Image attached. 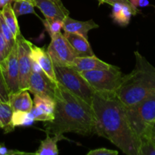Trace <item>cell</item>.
Segmentation results:
<instances>
[{
	"label": "cell",
	"instance_id": "cell-1",
	"mask_svg": "<svg viewBox=\"0 0 155 155\" xmlns=\"http://www.w3.org/2000/svg\"><path fill=\"white\" fill-rule=\"evenodd\" d=\"M94 133L106 138L123 153L139 155L141 139L129 124L126 107L115 92H95L92 104Z\"/></svg>",
	"mask_w": 155,
	"mask_h": 155
},
{
	"label": "cell",
	"instance_id": "cell-2",
	"mask_svg": "<svg viewBox=\"0 0 155 155\" xmlns=\"http://www.w3.org/2000/svg\"><path fill=\"white\" fill-rule=\"evenodd\" d=\"M54 119L45 122L47 134L63 135L75 133L89 136L94 133L95 117L91 104H88L57 83L55 89Z\"/></svg>",
	"mask_w": 155,
	"mask_h": 155
},
{
	"label": "cell",
	"instance_id": "cell-3",
	"mask_svg": "<svg viewBox=\"0 0 155 155\" xmlns=\"http://www.w3.org/2000/svg\"><path fill=\"white\" fill-rule=\"evenodd\" d=\"M135 68L123 76L115 91L117 97L126 107L155 93V68L138 51H135Z\"/></svg>",
	"mask_w": 155,
	"mask_h": 155
},
{
	"label": "cell",
	"instance_id": "cell-4",
	"mask_svg": "<svg viewBox=\"0 0 155 155\" xmlns=\"http://www.w3.org/2000/svg\"><path fill=\"white\" fill-rule=\"evenodd\" d=\"M54 71L58 83L88 104H92L95 90L80 72L72 67L56 65H54Z\"/></svg>",
	"mask_w": 155,
	"mask_h": 155
},
{
	"label": "cell",
	"instance_id": "cell-5",
	"mask_svg": "<svg viewBox=\"0 0 155 155\" xmlns=\"http://www.w3.org/2000/svg\"><path fill=\"white\" fill-rule=\"evenodd\" d=\"M126 113L132 130L141 138L155 121V93L126 107Z\"/></svg>",
	"mask_w": 155,
	"mask_h": 155
},
{
	"label": "cell",
	"instance_id": "cell-6",
	"mask_svg": "<svg viewBox=\"0 0 155 155\" xmlns=\"http://www.w3.org/2000/svg\"><path fill=\"white\" fill-rule=\"evenodd\" d=\"M80 73L95 92H115L123 77L119 68L115 66L108 69L94 70Z\"/></svg>",
	"mask_w": 155,
	"mask_h": 155
},
{
	"label": "cell",
	"instance_id": "cell-7",
	"mask_svg": "<svg viewBox=\"0 0 155 155\" xmlns=\"http://www.w3.org/2000/svg\"><path fill=\"white\" fill-rule=\"evenodd\" d=\"M46 51L53 64L56 66L71 67L74 59L78 57L74 48L62 33L51 38V42Z\"/></svg>",
	"mask_w": 155,
	"mask_h": 155
},
{
	"label": "cell",
	"instance_id": "cell-8",
	"mask_svg": "<svg viewBox=\"0 0 155 155\" xmlns=\"http://www.w3.org/2000/svg\"><path fill=\"white\" fill-rule=\"evenodd\" d=\"M18 46V60L19 68V89L20 91L28 89L29 78L31 73V42L21 34L16 37Z\"/></svg>",
	"mask_w": 155,
	"mask_h": 155
},
{
	"label": "cell",
	"instance_id": "cell-9",
	"mask_svg": "<svg viewBox=\"0 0 155 155\" xmlns=\"http://www.w3.org/2000/svg\"><path fill=\"white\" fill-rule=\"evenodd\" d=\"M2 75L7 85L9 93L14 94L19 92V68L18 60V46L14 45L2 64H0Z\"/></svg>",
	"mask_w": 155,
	"mask_h": 155
},
{
	"label": "cell",
	"instance_id": "cell-10",
	"mask_svg": "<svg viewBox=\"0 0 155 155\" xmlns=\"http://www.w3.org/2000/svg\"><path fill=\"white\" fill-rule=\"evenodd\" d=\"M57 83L52 80L43 71H31L29 78L28 89L34 95L48 96L54 98Z\"/></svg>",
	"mask_w": 155,
	"mask_h": 155
},
{
	"label": "cell",
	"instance_id": "cell-11",
	"mask_svg": "<svg viewBox=\"0 0 155 155\" xmlns=\"http://www.w3.org/2000/svg\"><path fill=\"white\" fill-rule=\"evenodd\" d=\"M30 56L42 68L43 71L53 81L58 83L54 71V64L50 54L44 48H40L31 43Z\"/></svg>",
	"mask_w": 155,
	"mask_h": 155
},
{
	"label": "cell",
	"instance_id": "cell-12",
	"mask_svg": "<svg viewBox=\"0 0 155 155\" xmlns=\"http://www.w3.org/2000/svg\"><path fill=\"white\" fill-rule=\"evenodd\" d=\"M114 65L109 64L94 55L84 56V57H77L74 59L73 64L71 67L78 71V72L83 71H94V70L108 69Z\"/></svg>",
	"mask_w": 155,
	"mask_h": 155
},
{
	"label": "cell",
	"instance_id": "cell-13",
	"mask_svg": "<svg viewBox=\"0 0 155 155\" xmlns=\"http://www.w3.org/2000/svg\"><path fill=\"white\" fill-rule=\"evenodd\" d=\"M97 25L93 20L87 21H81L66 16L63 20L64 32L78 33L88 39V32L93 29L98 28Z\"/></svg>",
	"mask_w": 155,
	"mask_h": 155
},
{
	"label": "cell",
	"instance_id": "cell-14",
	"mask_svg": "<svg viewBox=\"0 0 155 155\" xmlns=\"http://www.w3.org/2000/svg\"><path fill=\"white\" fill-rule=\"evenodd\" d=\"M36 7L41 11L46 18L61 19L69 15L66 8H62L52 0H36Z\"/></svg>",
	"mask_w": 155,
	"mask_h": 155
},
{
	"label": "cell",
	"instance_id": "cell-15",
	"mask_svg": "<svg viewBox=\"0 0 155 155\" xmlns=\"http://www.w3.org/2000/svg\"><path fill=\"white\" fill-rule=\"evenodd\" d=\"M63 34L74 48L78 57L94 55V53L91 48V45L88 42V39L78 33L64 32Z\"/></svg>",
	"mask_w": 155,
	"mask_h": 155
},
{
	"label": "cell",
	"instance_id": "cell-16",
	"mask_svg": "<svg viewBox=\"0 0 155 155\" xmlns=\"http://www.w3.org/2000/svg\"><path fill=\"white\" fill-rule=\"evenodd\" d=\"M9 104L13 111L21 110L30 112L33 107V102L27 90H23L16 93L11 94L9 96Z\"/></svg>",
	"mask_w": 155,
	"mask_h": 155
},
{
	"label": "cell",
	"instance_id": "cell-17",
	"mask_svg": "<svg viewBox=\"0 0 155 155\" xmlns=\"http://www.w3.org/2000/svg\"><path fill=\"white\" fill-rule=\"evenodd\" d=\"M62 139H64L63 135H56L53 137H50V134H47L46 139L41 141L39 148L34 154L37 155L58 154L59 149L57 148V142Z\"/></svg>",
	"mask_w": 155,
	"mask_h": 155
},
{
	"label": "cell",
	"instance_id": "cell-18",
	"mask_svg": "<svg viewBox=\"0 0 155 155\" xmlns=\"http://www.w3.org/2000/svg\"><path fill=\"white\" fill-rule=\"evenodd\" d=\"M13 110L9 103L0 102V126L5 133L14 131L15 127L12 124Z\"/></svg>",
	"mask_w": 155,
	"mask_h": 155
},
{
	"label": "cell",
	"instance_id": "cell-19",
	"mask_svg": "<svg viewBox=\"0 0 155 155\" xmlns=\"http://www.w3.org/2000/svg\"><path fill=\"white\" fill-rule=\"evenodd\" d=\"M2 13L3 18H4L6 24L9 26L10 30H12V33L16 39L17 36L21 34V31H20V27L18 25L17 16L15 15L13 8L12 6V3H9V4L5 5L4 7H2Z\"/></svg>",
	"mask_w": 155,
	"mask_h": 155
},
{
	"label": "cell",
	"instance_id": "cell-20",
	"mask_svg": "<svg viewBox=\"0 0 155 155\" xmlns=\"http://www.w3.org/2000/svg\"><path fill=\"white\" fill-rule=\"evenodd\" d=\"M139 11L132 9L126 5H123L121 10L115 13L111 14V17L113 19V21L121 26H127L129 24L131 17L132 15H136Z\"/></svg>",
	"mask_w": 155,
	"mask_h": 155
},
{
	"label": "cell",
	"instance_id": "cell-21",
	"mask_svg": "<svg viewBox=\"0 0 155 155\" xmlns=\"http://www.w3.org/2000/svg\"><path fill=\"white\" fill-rule=\"evenodd\" d=\"M33 104H34V106L40 108L46 114L55 117L54 111L56 103H55L54 98H52L48 96L34 95Z\"/></svg>",
	"mask_w": 155,
	"mask_h": 155
},
{
	"label": "cell",
	"instance_id": "cell-22",
	"mask_svg": "<svg viewBox=\"0 0 155 155\" xmlns=\"http://www.w3.org/2000/svg\"><path fill=\"white\" fill-rule=\"evenodd\" d=\"M34 121V120L30 116L28 112L15 110L12 114V124L14 127H29L32 126Z\"/></svg>",
	"mask_w": 155,
	"mask_h": 155
},
{
	"label": "cell",
	"instance_id": "cell-23",
	"mask_svg": "<svg viewBox=\"0 0 155 155\" xmlns=\"http://www.w3.org/2000/svg\"><path fill=\"white\" fill-rule=\"evenodd\" d=\"M43 24L51 38L61 33V30L63 29V20L46 18L43 20Z\"/></svg>",
	"mask_w": 155,
	"mask_h": 155
},
{
	"label": "cell",
	"instance_id": "cell-24",
	"mask_svg": "<svg viewBox=\"0 0 155 155\" xmlns=\"http://www.w3.org/2000/svg\"><path fill=\"white\" fill-rule=\"evenodd\" d=\"M34 5L27 1H15V3L12 6L17 18L21 15H29V14L36 15L34 11Z\"/></svg>",
	"mask_w": 155,
	"mask_h": 155
},
{
	"label": "cell",
	"instance_id": "cell-25",
	"mask_svg": "<svg viewBox=\"0 0 155 155\" xmlns=\"http://www.w3.org/2000/svg\"><path fill=\"white\" fill-rule=\"evenodd\" d=\"M0 27H1V30L2 31L3 35H4L5 38L6 39L8 45H9V48L12 50V47L16 42V39H15V36L12 33V30L9 27V26L6 24L4 18H3L2 13V10H0Z\"/></svg>",
	"mask_w": 155,
	"mask_h": 155
},
{
	"label": "cell",
	"instance_id": "cell-26",
	"mask_svg": "<svg viewBox=\"0 0 155 155\" xmlns=\"http://www.w3.org/2000/svg\"><path fill=\"white\" fill-rule=\"evenodd\" d=\"M139 155H155V144L147 136L141 138Z\"/></svg>",
	"mask_w": 155,
	"mask_h": 155
},
{
	"label": "cell",
	"instance_id": "cell-27",
	"mask_svg": "<svg viewBox=\"0 0 155 155\" xmlns=\"http://www.w3.org/2000/svg\"><path fill=\"white\" fill-rule=\"evenodd\" d=\"M30 116L35 121H43V122H47V121H51L54 119V116L50 115L44 112L43 110H41L39 107L36 106H33L32 109L30 112H28Z\"/></svg>",
	"mask_w": 155,
	"mask_h": 155
},
{
	"label": "cell",
	"instance_id": "cell-28",
	"mask_svg": "<svg viewBox=\"0 0 155 155\" xmlns=\"http://www.w3.org/2000/svg\"><path fill=\"white\" fill-rule=\"evenodd\" d=\"M10 51V48H9L5 38L3 35L2 31L1 30V27H0V64H2V62L7 58Z\"/></svg>",
	"mask_w": 155,
	"mask_h": 155
},
{
	"label": "cell",
	"instance_id": "cell-29",
	"mask_svg": "<svg viewBox=\"0 0 155 155\" xmlns=\"http://www.w3.org/2000/svg\"><path fill=\"white\" fill-rule=\"evenodd\" d=\"M9 96H10V93L5 81L2 73L0 69V102L9 103Z\"/></svg>",
	"mask_w": 155,
	"mask_h": 155
},
{
	"label": "cell",
	"instance_id": "cell-30",
	"mask_svg": "<svg viewBox=\"0 0 155 155\" xmlns=\"http://www.w3.org/2000/svg\"><path fill=\"white\" fill-rule=\"evenodd\" d=\"M118 154V151H115V150H110L105 148H101L91 150V151H90L88 153V155H117Z\"/></svg>",
	"mask_w": 155,
	"mask_h": 155
},
{
	"label": "cell",
	"instance_id": "cell-31",
	"mask_svg": "<svg viewBox=\"0 0 155 155\" xmlns=\"http://www.w3.org/2000/svg\"><path fill=\"white\" fill-rule=\"evenodd\" d=\"M142 136H147L155 144V121L152 124L150 128L147 130V132Z\"/></svg>",
	"mask_w": 155,
	"mask_h": 155
},
{
	"label": "cell",
	"instance_id": "cell-32",
	"mask_svg": "<svg viewBox=\"0 0 155 155\" xmlns=\"http://www.w3.org/2000/svg\"><path fill=\"white\" fill-rule=\"evenodd\" d=\"M129 1H130L131 4L136 8L147 7L150 5V2L148 0H129Z\"/></svg>",
	"mask_w": 155,
	"mask_h": 155
},
{
	"label": "cell",
	"instance_id": "cell-33",
	"mask_svg": "<svg viewBox=\"0 0 155 155\" xmlns=\"http://www.w3.org/2000/svg\"><path fill=\"white\" fill-rule=\"evenodd\" d=\"M103 1L104 2V3H107V4L110 5H113L115 2H119V3H122V4H123V5H126L129 6V7L132 8L134 9V10L138 11V8H136L135 7H134V6L131 4V2L129 0H103Z\"/></svg>",
	"mask_w": 155,
	"mask_h": 155
},
{
	"label": "cell",
	"instance_id": "cell-34",
	"mask_svg": "<svg viewBox=\"0 0 155 155\" xmlns=\"http://www.w3.org/2000/svg\"><path fill=\"white\" fill-rule=\"evenodd\" d=\"M13 0H0V8L4 7L5 5L9 4V3H12Z\"/></svg>",
	"mask_w": 155,
	"mask_h": 155
},
{
	"label": "cell",
	"instance_id": "cell-35",
	"mask_svg": "<svg viewBox=\"0 0 155 155\" xmlns=\"http://www.w3.org/2000/svg\"><path fill=\"white\" fill-rule=\"evenodd\" d=\"M53 2H56V4L59 5V6H61V7L62 8H65V6L63 5V4H62V0H52Z\"/></svg>",
	"mask_w": 155,
	"mask_h": 155
},
{
	"label": "cell",
	"instance_id": "cell-36",
	"mask_svg": "<svg viewBox=\"0 0 155 155\" xmlns=\"http://www.w3.org/2000/svg\"><path fill=\"white\" fill-rule=\"evenodd\" d=\"M13 1H27V2H31L32 4H33L35 6H36V0H13Z\"/></svg>",
	"mask_w": 155,
	"mask_h": 155
},
{
	"label": "cell",
	"instance_id": "cell-37",
	"mask_svg": "<svg viewBox=\"0 0 155 155\" xmlns=\"http://www.w3.org/2000/svg\"><path fill=\"white\" fill-rule=\"evenodd\" d=\"M97 1L99 2V4H103V3H104V2L103 1V0H97Z\"/></svg>",
	"mask_w": 155,
	"mask_h": 155
},
{
	"label": "cell",
	"instance_id": "cell-38",
	"mask_svg": "<svg viewBox=\"0 0 155 155\" xmlns=\"http://www.w3.org/2000/svg\"><path fill=\"white\" fill-rule=\"evenodd\" d=\"M0 128H1V126H0Z\"/></svg>",
	"mask_w": 155,
	"mask_h": 155
}]
</instances>
